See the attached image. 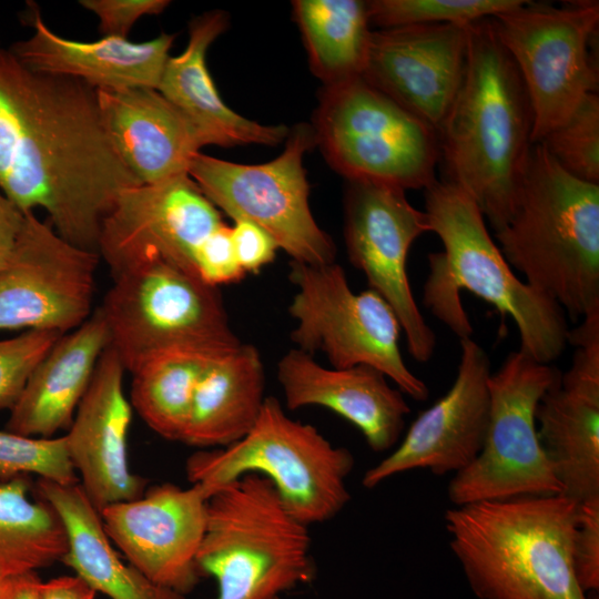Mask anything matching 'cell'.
<instances>
[{
  "label": "cell",
  "instance_id": "obj_1",
  "mask_svg": "<svg viewBox=\"0 0 599 599\" xmlns=\"http://www.w3.org/2000/svg\"><path fill=\"white\" fill-rule=\"evenodd\" d=\"M140 184L102 124L95 90L0 49V191L14 205L44 210L63 240L98 253L103 220Z\"/></svg>",
  "mask_w": 599,
  "mask_h": 599
},
{
  "label": "cell",
  "instance_id": "obj_2",
  "mask_svg": "<svg viewBox=\"0 0 599 599\" xmlns=\"http://www.w3.org/2000/svg\"><path fill=\"white\" fill-rule=\"evenodd\" d=\"M532 111L490 18L468 27L461 84L437 134L445 180L477 203L495 232L508 221L531 144Z\"/></svg>",
  "mask_w": 599,
  "mask_h": 599
},
{
  "label": "cell",
  "instance_id": "obj_3",
  "mask_svg": "<svg viewBox=\"0 0 599 599\" xmlns=\"http://www.w3.org/2000/svg\"><path fill=\"white\" fill-rule=\"evenodd\" d=\"M424 191L429 231L443 243L428 255L424 305L459 339L468 338L473 326L460 300L468 291L512 318L521 352L542 364L558 358L569 332L564 309L515 275L468 193L445 179Z\"/></svg>",
  "mask_w": 599,
  "mask_h": 599
},
{
  "label": "cell",
  "instance_id": "obj_4",
  "mask_svg": "<svg viewBox=\"0 0 599 599\" xmlns=\"http://www.w3.org/2000/svg\"><path fill=\"white\" fill-rule=\"evenodd\" d=\"M578 504L562 494L453 506L449 546L479 599H588L572 566Z\"/></svg>",
  "mask_w": 599,
  "mask_h": 599
},
{
  "label": "cell",
  "instance_id": "obj_5",
  "mask_svg": "<svg viewBox=\"0 0 599 599\" xmlns=\"http://www.w3.org/2000/svg\"><path fill=\"white\" fill-rule=\"evenodd\" d=\"M495 236L508 264L572 319L599 309V184L566 172L541 143L530 144Z\"/></svg>",
  "mask_w": 599,
  "mask_h": 599
},
{
  "label": "cell",
  "instance_id": "obj_6",
  "mask_svg": "<svg viewBox=\"0 0 599 599\" xmlns=\"http://www.w3.org/2000/svg\"><path fill=\"white\" fill-rule=\"evenodd\" d=\"M308 528L266 477L244 475L207 499L200 575L215 579L216 599H282L316 576Z\"/></svg>",
  "mask_w": 599,
  "mask_h": 599
},
{
  "label": "cell",
  "instance_id": "obj_7",
  "mask_svg": "<svg viewBox=\"0 0 599 599\" xmlns=\"http://www.w3.org/2000/svg\"><path fill=\"white\" fill-rule=\"evenodd\" d=\"M355 459L314 426L294 420L281 403L265 398L254 427L240 440L194 453L186 475L210 497L219 487L247 474L266 477L287 510L306 526L323 524L351 499L347 477Z\"/></svg>",
  "mask_w": 599,
  "mask_h": 599
},
{
  "label": "cell",
  "instance_id": "obj_8",
  "mask_svg": "<svg viewBox=\"0 0 599 599\" xmlns=\"http://www.w3.org/2000/svg\"><path fill=\"white\" fill-rule=\"evenodd\" d=\"M99 308L125 370L151 355L186 347L222 352L241 344L217 287L195 273L150 258L113 277Z\"/></svg>",
  "mask_w": 599,
  "mask_h": 599
},
{
  "label": "cell",
  "instance_id": "obj_9",
  "mask_svg": "<svg viewBox=\"0 0 599 599\" xmlns=\"http://www.w3.org/2000/svg\"><path fill=\"white\" fill-rule=\"evenodd\" d=\"M313 130L329 165L347 181L404 191L436 181L437 131L362 75L324 87Z\"/></svg>",
  "mask_w": 599,
  "mask_h": 599
},
{
  "label": "cell",
  "instance_id": "obj_10",
  "mask_svg": "<svg viewBox=\"0 0 599 599\" xmlns=\"http://www.w3.org/2000/svg\"><path fill=\"white\" fill-rule=\"evenodd\" d=\"M290 281L297 288L288 306L296 323L291 332L295 348L312 356L322 352L334 368L374 367L403 394L420 402L428 398L427 385L402 356L397 315L378 293L370 288L354 293L336 262L309 265L292 261Z\"/></svg>",
  "mask_w": 599,
  "mask_h": 599
},
{
  "label": "cell",
  "instance_id": "obj_11",
  "mask_svg": "<svg viewBox=\"0 0 599 599\" xmlns=\"http://www.w3.org/2000/svg\"><path fill=\"white\" fill-rule=\"evenodd\" d=\"M561 373L521 352L508 354L488 379L489 422L477 458L448 484L453 506L561 494L539 443L536 409Z\"/></svg>",
  "mask_w": 599,
  "mask_h": 599
},
{
  "label": "cell",
  "instance_id": "obj_12",
  "mask_svg": "<svg viewBox=\"0 0 599 599\" xmlns=\"http://www.w3.org/2000/svg\"><path fill=\"white\" fill-rule=\"evenodd\" d=\"M490 19L524 82L534 118L531 143H538L588 94L597 93L598 68L590 43L599 23V2L556 7L524 1Z\"/></svg>",
  "mask_w": 599,
  "mask_h": 599
},
{
  "label": "cell",
  "instance_id": "obj_13",
  "mask_svg": "<svg viewBox=\"0 0 599 599\" xmlns=\"http://www.w3.org/2000/svg\"><path fill=\"white\" fill-rule=\"evenodd\" d=\"M314 143L313 128L301 123L288 132L284 151L270 162L240 164L200 152L187 174L216 207L265 230L292 261L331 264L336 246L312 214L303 166L304 154Z\"/></svg>",
  "mask_w": 599,
  "mask_h": 599
},
{
  "label": "cell",
  "instance_id": "obj_14",
  "mask_svg": "<svg viewBox=\"0 0 599 599\" xmlns=\"http://www.w3.org/2000/svg\"><path fill=\"white\" fill-rule=\"evenodd\" d=\"M430 232L427 215L414 207L405 191L367 181H348L344 201V238L348 258L369 288L394 309L412 357L428 362L436 335L419 311L409 284L412 244Z\"/></svg>",
  "mask_w": 599,
  "mask_h": 599
},
{
  "label": "cell",
  "instance_id": "obj_15",
  "mask_svg": "<svg viewBox=\"0 0 599 599\" xmlns=\"http://www.w3.org/2000/svg\"><path fill=\"white\" fill-rule=\"evenodd\" d=\"M99 254L63 240L29 213L0 270V329L73 331L92 315Z\"/></svg>",
  "mask_w": 599,
  "mask_h": 599
},
{
  "label": "cell",
  "instance_id": "obj_16",
  "mask_svg": "<svg viewBox=\"0 0 599 599\" xmlns=\"http://www.w3.org/2000/svg\"><path fill=\"white\" fill-rule=\"evenodd\" d=\"M222 224L217 207L189 175L140 184L124 190L103 220L98 254L113 277L156 257L197 275L195 252Z\"/></svg>",
  "mask_w": 599,
  "mask_h": 599
},
{
  "label": "cell",
  "instance_id": "obj_17",
  "mask_svg": "<svg viewBox=\"0 0 599 599\" xmlns=\"http://www.w3.org/2000/svg\"><path fill=\"white\" fill-rule=\"evenodd\" d=\"M206 491L164 483L99 511L109 539L151 581L182 595L202 578L197 554L207 520Z\"/></svg>",
  "mask_w": 599,
  "mask_h": 599
},
{
  "label": "cell",
  "instance_id": "obj_18",
  "mask_svg": "<svg viewBox=\"0 0 599 599\" xmlns=\"http://www.w3.org/2000/svg\"><path fill=\"white\" fill-rule=\"evenodd\" d=\"M490 361L471 337L460 339V359L449 390L422 412L398 447L363 476L372 489L414 469L435 475L457 474L479 455L487 434Z\"/></svg>",
  "mask_w": 599,
  "mask_h": 599
},
{
  "label": "cell",
  "instance_id": "obj_19",
  "mask_svg": "<svg viewBox=\"0 0 599 599\" xmlns=\"http://www.w3.org/2000/svg\"><path fill=\"white\" fill-rule=\"evenodd\" d=\"M571 367L539 402L537 434L561 494L577 504L599 497V312L569 329Z\"/></svg>",
  "mask_w": 599,
  "mask_h": 599
},
{
  "label": "cell",
  "instance_id": "obj_20",
  "mask_svg": "<svg viewBox=\"0 0 599 599\" xmlns=\"http://www.w3.org/2000/svg\"><path fill=\"white\" fill-rule=\"evenodd\" d=\"M468 27L414 24L372 31L362 77L437 131L464 78Z\"/></svg>",
  "mask_w": 599,
  "mask_h": 599
},
{
  "label": "cell",
  "instance_id": "obj_21",
  "mask_svg": "<svg viewBox=\"0 0 599 599\" xmlns=\"http://www.w3.org/2000/svg\"><path fill=\"white\" fill-rule=\"evenodd\" d=\"M124 370L116 353L106 347L64 435L80 485L98 511L142 496L146 485L128 461L132 405L123 390Z\"/></svg>",
  "mask_w": 599,
  "mask_h": 599
},
{
  "label": "cell",
  "instance_id": "obj_22",
  "mask_svg": "<svg viewBox=\"0 0 599 599\" xmlns=\"http://www.w3.org/2000/svg\"><path fill=\"white\" fill-rule=\"evenodd\" d=\"M277 380L288 409L327 408L356 426L376 453L396 445L410 413L403 393L378 369L366 365L327 368L298 348L278 361Z\"/></svg>",
  "mask_w": 599,
  "mask_h": 599
},
{
  "label": "cell",
  "instance_id": "obj_23",
  "mask_svg": "<svg viewBox=\"0 0 599 599\" xmlns=\"http://www.w3.org/2000/svg\"><path fill=\"white\" fill-rule=\"evenodd\" d=\"M102 124L141 184L182 175L205 146L190 120L156 89L95 90Z\"/></svg>",
  "mask_w": 599,
  "mask_h": 599
},
{
  "label": "cell",
  "instance_id": "obj_24",
  "mask_svg": "<svg viewBox=\"0 0 599 599\" xmlns=\"http://www.w3.org/2000/svg\"><path fill=\"white\" fill-rule=\"evenodd\" d=\"M31 13L32 35L9 49L29 69L75 79L93 90H158L175 34L140 43L120 37L81 42L54 33L39 11Z\"/></svg>",
  "mask_w": 599,
  "mask_h": 599
},
{
  "label": "cell",
  "instance_id": "obj_25",
  "mask_svg": "<svg viewBox=\"0 0 599 599\" xmlns=\"http://www.w3.org/2000/svg\"><path fill=\"white\" fill-rule=\"evenodd\" d=\"M227 26L229 16L220 10L194 18L186 48L167 59L158 91L190 120L205 145H277L290 130L285 125L261 124L230 109L207 70V49Z\"/></svg>",
  "mask_w": 599,
  "mask_h": 599
},
{
  "label": "cell",
  "instance_id": "obj_26",
  "mask_svg": "<svg viewBox=\"0 0 599 599\" xmlns=\"http://www.w3.org/2000/svg\"><path fill=\"white\" fill-rule=\"evenodd\" d=\"M109 344V332L99 308L71 333L62 334L35 367L10 410L7 430L51 438L57 432L69 429Z\"/></svg>",
  "mask_w": 599,
  "mask_h": 599
},
{
  "label": "cell",
  "instance_id": "obj_27",
  "mask_svg": "<svg viewBox=\"0 0 599 599\" xmlns=\"http://www.w3.org/2000/svg\"><path fill=\"white\" fill-rule=\"evenodd\" d=\"M35 490L64 526L68 549L61 561L97 592L111 599H186L185 595L151 581L131 564L123 562L80 483L63 485L39 478Z\"/></svg>",
  "mask_w": 599,
  "mask_h": 599
},
{
  "label": "cell",
  "instance_id": "obj_28",
  "mask_svg": "<svg viewBox=\"0 0 599 599\" xmlns=\"http://www.w3.org/2000/svg\"><path fill=\"white\" fill-rule=\"evenodd\" d=\"M264 393L265 372L253 345L217 354L196 385L182 443L220 448L240 440L258 419Z\"/></svg>",
  "mask_w": 599,
  "mask_h": 599
},
{
  "label": "cell",
  "instance_id": "obj_29",
  "mask_svg": "<svg viewBox=\"0 0 599 599\" xmlns=\"http://www.w3.org/2000/svg\"><path fill=\"white\" fill-rule=\"evenodd\" d=\"M292 4L314 74L325 85L361 77L372 33L367 1L295 0Z\"/></svg>",
  "mask_w": 599,
  "mask_h": 599
},
{
  "label": "cell",
  "instance_id": "obj_30",
  "mask_svg": "<svg viewBox=\"0 0 599 599\" xmlns=\"http://www.w3.org/2000/svg\"><path fill=\"white\" fill-rule=\"evenodd\" d=\"M222 352L176 347L151 355L132 372L131 405L158 435L182 443L196 385Z\"/></svg>",
  "mask_w": 599,
  "mask_h": 599
},
{
  "label": "cell",
  "instance_id": "obj_31",
  "mask_svg": "<svg viewBox=\"0 0 599 599\" xmlns=\"http://www.w3.org/2000/svg\"><path fill=\"white\" fill-rule=\"evenodd\" d=\"M26 477L0 483V560L16 573L61 561L68 549L59 515L43 499L29 498Z\"/></svg>",
  "mask_w": 599,
  "mask_h": 599
},
{
  "label": "cell",
  "instance_id": "obj_32",
  "mask_svg": "<svg viewBox=\"0 0 599 599\" xmlns=\"http://www.w3.org/2000/svg\"><path fill=\"white\" fill-rule=\"evenodd\" d=\"M522 0H373L367 1L369 23L382 29L414 24L468 26L511 10Z\"/></svg>",
  "mask_w": 599,
  "mask_h": 599
},
{
  "label": "cell",
  "instance_id": "obj_33",
  "mask_svg": "<svg viewBox=\"0 0 599 599\" xmlns=\"http://www.w3.org/2000/svg\"><path fill=\"white\" fill-rule=\"evenodd\" d=\"M572 176L599 184V97L588 94L571 115L540 142Z\"/></svg>",
  "mask_w": 599,
  "mask_h": 599
},
{
  "label": "cell",
  "instance_id": "obj_34",
  "mask_svg": "<svg viewBox=\"0 0 599 599\" xmlns=\"http://www.w3.org/2000/svg\"><path fill=\"white\" fill-rule=\"evenodd\" d=\"M34 474L58 484H77L64 436L35 438L0 430V483Z\"/></svg>",
  "mask_w": 599,
  "mask_h": 599
},
{
  "label": "cell",
  "instance_id": "obj_35",
  "mask_svg": "<svg viewBox=\"0 0 599 599\" xmlns=\"http://www.w3.org/2000/svg\"><path fill=\"white\" fill-rule=\"evenodd\" d=\"M61 335L50 329H27L0 341V410L14 407L33 370Z\"/></svg>",
  "mask_w": 599,
  "mask_h": 599
},
{
  "label": "cell",
  "instance_id": "obj_36",
  "mask_svg": "<svg viewBox=\"0 0 599 599\" xmlns=\"http://www.w3.org/2000/svg\"><path fill=\"white\" fill-rule=\"evenodd\" d=\"M572 566L580 588L587 592L599 589V497L578 504L572 539Z\"/></svg>",
  "mask_w": 599,
  "mask_h": 599
},
{
  "label": "cell",
  "instance_id": "obj_37",
  "mask_svg": "<svg viewBox=\"0 0 599 599\" xmlns=\"http://www.w3.org/2000/svg\"><path fill=\"white\" fill-rule=\"evenodd\" d=\"M194 265L199 277L214 287L245 276L235 254L231 226L222 224L203 241L195 252Z\"/></svg>",
  "mask_w": 599,
  "mask_h": 599
},
{
  "label": "cell",
  "instance_id": "obj_38",
  "mask_svg": "<svg viewBox=\"0 0 599 599\" xmlns=\"http://www.w3.org/2000/svg\"><path fill=\"white\" fill-rule=\"evenodd\" d=\"M100 21L103 37L126 38L132 26L143 16L160 14L171 3L166 0H80Z\"/></svg>",
  "mask_w": 599,
  "mask_h": 599
},
{
  "label": "cell",
  "instance_id": "obj_39",
  "mask_svg": "<svg viewBox=\"0 0 599 599\" xmlns=\"http://www.w3.org/2000/svg\"><path fill=\"white\" fill-rule=\"evenodd\" d=\"M231 236L237 261L246 273H257L272 263L278 248L275 240L262 227L247 220H233Z\"/></svg>",
  "mask_w": 599,
  "mask_h": 599
},
{
  "label": "cell",
  "instance_id": "obj_40",
  "mask_svg": "<svg viewBox=\"0 0 599 599\" xmlns=\"http://www.w3.org/2000/svg\"><path fill=\"white\" fill-rule=\"evenodd\" d=\"M29 213L21 211L0 191V270L16 250Z\"/></svg>",
  "mask_w": 599,
  "mask_h": 599
},
{
  "label": "cell",
  "instance_id": "obj_41",
  "mask_svg": "<svg viewBox=\"0 0 599 599\" xmlns=\"http://www.w3.org/2000/svg\"><path fill=\"white\" fill-rule=\"evenodd\" d=\"M97 591L81 577L61 576L41 581L39 599H95Z\"/></svg>",
  "mask_w": 599,
  "mask_h": 599
},
{
  "label": "cell",
  "instance_id": "obj_42",
  "mask_svg": "<svg viewBox=\"0 0 599 599\" xmlns=\"http://www.w3.org/2000/svg\"><path fill=\"white\" fill-rule=\"evenodd\" d=\"M41 580L35 571H27L16 576L8 599H39Z\"/></svg>",
  "mask_w": 599,
  "mask_h": 599
},
{
  "label": "cell",
  "instance_id": "obj_43",
  "mask_svg": "<svg viewBox=\"0 0 599 599\" xmlns=\"http://www.w3.org/2000/svg\"><path fill=\"white\" fill-rule=\"evenodd\" d=\"M17 575L0 568V599L9 598Z\"/></svg>",
  "mask_w": 599,
  "mask_h": 599
},
{
  "label": "cell",
  "instance_id": "obj_44",
  "mask_svg": "<svg viewBox=\"0 0 599 599\" xmlns=\"http://www.w3.org/2000/svg\"><path fill=\"white\" fill-rule=\"evenodd\" d=\"M0 568H3L12 573H16L14 571H12L8 566H6L1 560H0Z\"/></svg>",
  "mask_w": 599,
  "mask_h": 599
}]
</instances>
